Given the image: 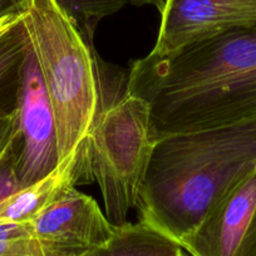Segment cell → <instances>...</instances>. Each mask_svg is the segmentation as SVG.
<instances>
[{
  "mask_svg": "<svg viewBox=\"0 0 256 256\" xmlns=\"http://www.w3.org/2000/svg\"><path fill=\"white\" fill-rule=\"evenodd\" d=\"M126 93L151 110L157 142L256 116V26L234 29L168 56L134 63Z\"/></svg>",
  "mask_w": 256,
  "mask_h": 256,
  "instance_id": "cell-1",
  "label": "cell"
},
{
  "mask_svg": "<svg viewBox=\"0 0 256 256\" xmlns=\"http://www.w3.org/2000/svg\"><path fill=\"white\" fill-rule=\"evenodd\" d=\"M256 166V116L157 142L141 192V220L180 245L221 196Z\"/></svg>",
  "mask_w": 256,
  "mask_h": 256,
  "instance_id": "cell-2",
  "label": "cell"
},
{
  "mask_svg": "<svg viewBox=\"0 0 256 256\" xmlns=\"http://www.w3.org/2000/svg\"><path fill=\"white\" fill-rule=\"evenodd\" d=\"M23 24L53 108L62 161L84 140L103 106L97 53L54 0H29Z\"/></svg>",
  "mask_w": 256,
  "mask_h": 256,
  "instance_id": "cell-3",
  "label": "cell"
},
{
  "mask_svg": "<svg viewBox=\"0 0 256 256\" xmlns=\"http://www.w3.org/2000/svg\"><path fill=\"white\" fill-rule=\"evenodd\" d=\"M84 141L90 181L98 184L106 216L113 225H124L138 208L157 146L148 103L124 92L100 108Z\"/></svg>",
  "mask_w": 256,
  "mask_h": 256,
  "instance_id": "cell-4",
  "label": "cell"
},
{
  "mask_svg": "<svg viewBox=\"0 0 256 256\" xmlns=\"http://www.w3.org/2000/svg\"><path fill=\"white\" fill-rule=\"evenodd\" d=\"M16 116V174L22 186L26 187L50 174L60 162L53 108L29 42L22 70Z\"/></svg>",
  "mask_w": 256,
  "mask_h": 256,
  "instance_id": "cell-5",
  "label": "cell"
},
{
  "mask_svg": "<svg viewBox=\"0 0 256 256\" xmlns=\"http://www.w3.org/2000/svg\"><path fill=\"white\" fill-rule=\"evenodd\" d=\"M180 246L191 256H256V166L221 196Z\"/></svg>",
  "mask_w": 256,
  "mask_h": 256,
  "instance_id": "cell-6",
  "label": "cell"
},
{
  "mask_svg": "<svg viewBox=\"0 0 256 256\" xmlns=\"http://www.w3.org/2000/svg\"><path fill=\"white\" fill-rule=\"evenodd\" d=\"M256 26V0H164L156 43L162 56L210 36Z\"/></svg>",
  "mask_w": 256,
  "mask_h": 256,
  "instance_id": "cell-7",
  "label": "cell"
},
{
  "mask_svg": "<svg viewBox=\"0 0 256 256\" xmlns=\"http://www.w3.org/2000/svg\"><path fill=\"white\" fill-rule=\"evenodd\" d=\"M32 235L73 256H87L113 238L117 226L92 196L72 188L29 222Z\"/></svg>",
  "mask_w": 256,
  "mask_h": 256,
  "instance_id": "cell-8",
  "label": "cell"
},
{
  "mask_svg": "<svg viewBox=\"0 0 256 256\" xmlns=\"http://www.w3.org/2000/svg\"><path fill=\"white\" fill-rule=\"evenodd\" d=\"M86 184H92V181L83 140L50 174L0 200V225L30 222L70 190Z\"/></svg>",
  "mask_w": 256,
  "mask_h": 256,
  "instance_id": "cell-9",
  "label": "cell"
},
{
  "mask_svg": "<svg viewBox=\"0 0 256 256\" xmlns=\"http://www.w3.org/2000/svg\"><path fill=\"white\" fill-rule=\"evenodd\" d=\"M184 248L144 222L117 226L106 245L87 256H186Z\"/></svg>",
  "mask_w": 256,
  "mask_h": 256,
  "instance_id": "cell-10",
  "label": "cell"
},
{
  "mask_svg": "<svg viewBox=\"0 0 256 256\" xmlns=\"http://www.w3.org/2000/svg\"><path fill=\"white\" fill-rule=\"evenodd\" d=\"M23 13L0 36V117L16 112L18 107L22 70L28 46Z\"/></svg>",
  "mask_w": 256,
  "mask_h": 256,
  "instance_id": "cell-11",
  "label": "cell"
},
{
  "mask_svg": "<svg viewBox=\"0 0 256 256\" xmlns=\"http://www.w3.org/2000/svg\"><path fill=\"white\" fill-rule=\"evenodd\" d=\"M66 14L78 33L93 52L94 33L98 24L112 14L120 12L128 0H54Z\"/></svg>",
  "mask_w": 256,
  "mask_h": 256,
  "instance_id": "cell-12",
  "label": "cell"
},
{
  "mask_svg": "<svg viewBox=\"0 0 256 256\" xmlns=\"http://www.w3.org/2000/svg\"><path fill=\"white\" fill-rule=\"evenodd\" d=\"M0 256H73L46 245L32 235L29 222L0 225Z\"/></svg>",
  "mask_w": 256,
  "mask_h": 256,
  "instance_id": "cell-13",
  "label": "cell"
},
{
  "mask_svg": "<svg viewBox=\"0 0 256 256\" xmlns=\"http://www.w3.org/2000/svg\"><path fill=\"white\" fill-rule=\"evenodd\" d=\"M18 116L16 112L0 117V164L18 140Z\"/></svg>",
  "mask_w": 256,
  "mask_h": 256,
  "instance_id": "cell-14",
  "label": "cell"
},
{
  "mask_svg": "<svg viewBox=\"0 0 256 256\" xmlns=\"http://www.w3.org/2000/svg\"><path fill=\"white\" fill-rule=\"evenodd\" d=\"M28 3L29 0H0V19L24 10Z\"/></svg>",
  "mask_w": 256,
  "mask_h": 256,
  "instance_id": "cell-15",
  "label": "cell"
},
{
  "mask_svg": "<svg viewBox=\"0 0 256 256\" xmlns=\"http://www.w3.org/2000/svg\"><path fill=\"white\" fill-rule=\"evenodd\" d=\"M23 13V10L19 12V13H14V14H9V16H4V18L0 19V36L6 30V29L10 28L14 23L19 19L20 14Z\"/></svg>",
  "mask_w": 256,
  "mask_h": 256,
  "instance_id": "cell-16",
  "label": "cell"
},
{
  "mask_svg": "<svg viewBox=\"0 0 256 256\" xmlns=\"http://www.w3.org/2000/svg\"><path fill=\"white\" fill-rule=\"evenodd\" d=\"M131 3H134V6H152L154 8H157L160 10V13L162 12L164 6V0H130Z\"/></svg>",
  "mask_w": 256,
  "mask_h": 256,
  "instance_id": "cell-17",
  "label": "cell"
}]
</instances>
